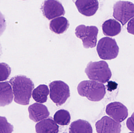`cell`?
<instances>
[{
    "label": "cell",
    "instance_id": "obj_6",
    "mask_svg": "<svg viewBox=\"0 0 134 133\" xmlns=\"http://www.w3.org/2000/svg\"><path fill=\"white\" fill-rule=\"evenodd\" d=\"M50 98L57 106H61L70 97V93L68 85L61 80H56L50 83Z\"/></svg>",
    "mask_w": 134,
    "mask_h": 133
},
{
    "label": "cell",
    "instance_id": "obj_18",
    "mask_svg": "<svg viewBox=\"0 0 134 133\" xmlns=\"http://www.w3.org/2000/svg\"><path fill=\"white\" fill-rule=\"evenodd\" d=\"M49 93V89L48 86L45 84H41L33 91L32 97L36 102L43 104L47 102Z\"/></svg>",
    "mask_w": 134,
    "mask_h": 133
},
{
    "label": "cell",
    "instance_id": "obj_17",
    "mask_svg": "<svg viewBox=\"0 0 134 133\" xmlns=\"http://www.w3.org/2000/svg\"><path fill=\"white\" fill-rule=\"evenodd\" d=\"M93 129L87 121L79 119L71 123L69 128L70 133H92Z\"/></svg>",
    "mask_w": 134,
    "mask_h": 133
},
{
    "label": "cell",
    "instance_id": "obj_7",
    "mask_svg": "<svg viewBox=\"0 0 134 133\" xmlns=\"http://www.w3.org/2000/svg\"><path fill=\"white\" fill-rule=\"evenodd\" d=\"M113 16L124 26L134 17V4L129 1H119L113 6Z\"/></svg>",
    "mask_w": 134,
    "mask_h": 133
},
{
    "label": "cell",
    "instance_id": "obj_20",
    "mask_svg": "<svg viewBox=\"0 0 134 133\" xmlns=\"http://www.w3.org/2000/svg\"><path fill=\"white\" fill-rule=\"evenodd\" d=\"M12 72L10 66L4 62L0 63V82L6 81Z\"/></svg>",
    "mask_w": 134,
    "mask_h": 133
},
{
    "label": "cell",
    "instance_id": "obj_15",
    "mask_svg": "<svg viewBox=\"0 0 134 133\" xmlns=\"http://www.w3.org/2000/svg\"><path fill=\"white\" fill-rule=\"evenodd\" d=\"M102 31L105 36L113 37L118 35L121 31L120 23L115 20L110 19L104 22L102 25Z\"/></svg>",
    "mask_w": 134,
    "mask_h": 133
},
{
    "label": "cell",
    "instance_id": "obj_1",
    "mask_svg": "<svg viewBox=\"0 0 134 133\" xmlns=\"http://www.w3.org/2000/svg\"><path fill=\"white\" fill-rule=\"evenodd\" d=\"M9 82L12 87L14 102L21 105H29L34 88L32 80L26 76L19 75L11 78Z\"/></svg>",
    "mask_w": 134,
    "mask_h": 133
},
{
    "label": "cell",
    "instance_id": "obj_23",
    "mask_svg": "<svg viewBox=\"0 0 134 133\" xmlns=\"http://www.w3.org/2000/svg\"><path fill=\"white\" fill-rule=\"evenodd\" d=\"M6 21L4 16L0 11V36L2 35L5 29Z\"/></svg>",
    "mask_w": 134,
    "mask_h": 133
},
{
    "label": "cell",
    "instance_id": "obj_4",
    "mask_svg": "<svg viewBox=\"0 0 134 133\" xmlns=\"http://www.w3.org/2000/svg\"><path fill=\"white\" fill-rule=\"evenodd\" d=\"M97 50L100 58L103 60H111L117 57L119 48L115 39L105 37L98 41Z\"/></svg>",
    "mask_w": 134,
    "mask_h": 133
},
{
    "label": "cell",
    "instance_id": "obj_10",
    "mask_svg": "<svg viewBox=\"0 0 134 133\" xmlns=\"http://www.w3.org/2000/svg\"><path fill=\"white\" fill-rule=\"evenodd\" d=\"M121 126L120 123L107 116L102 117L95 123L96 131L98 133H120Z\"/></svg>",
    "mask_w": 134,
    "mask_h": 133
},
{
    "label": "cell",
    "instance_id": "obj_11",
    "mask_svg": "<svg viewBox=\"0 0 134 133\" xmlns=\"http://www.w3.org/2000/svg\"><path fill=\"white\" fill-rule=\"evenodd\" d=\"M28 110L29 118L35 123L47 118L50 115L46 106L37 102L30 105Z\"/></svg>",
    "mask_w": 134,
    "mask_h": 133
},
{
    "label": "cell",
    "instance_id": "obj_19",
    "mask_svg": "<svg viewBox=\"0 0 134 133\" xmlns=\"http://www.w3.org/2000/svg\"><path fill=\"white\" fill-rule=\"evenodd\" d=\"M70 113L66 110L61 109L56 112L53 119L58 125L61 126H66L69 125L71 121Z\"/></svg>",
    "mask_w": 134,
    "mask_h": 133
},
{
    "label": "cell",
    "instance_id": "obj_2",
    "mask_svg": "<svg viewBox=\"0 0 134 133\" xmlns=\"http://www.w3.org/2000/svg\"><path fill=\"white\" fill-rule=\"evenodd\" d=\"M78 93L81 97H86L89 100L98 102L103 99L106 94L104 85L94 80H84L77 87Z\"/></svg>",
    "mask_w": 134,
    "mask_h": 133
},
{
    "label": "cell",
    "instance_id": "obj_12",
    "mask_svg": "<svg viewBox=\"0 0 134 133\" xmlns=\"http://www.w3.org/2000/svg\"><path fill=\"white\" fill-rule=\"evenodd\" d=\"M75 4L80 13L86 16L94 15L99 7L98 0H76Z\"/></svg>",
    "mask_w": 134,
    "mask_h": 133
},
{
    "label": "cell",
    "instance_id": "obj_16",
    "mask_svg": "<svg viewBox=\"0 0 134 133\" xmlns=\"http://www.w3.org/2000/svg\"><path fill=\"white\" fill-rule=\"evenodd\" d=\"M69 26V22L66 18L63 16L55 18L51 20L49 23L50 30L58 34L66 32Z\"/></svg>",
    "mask_w": 134,
    "mask_h": 133
},
{
    "label": "cell",
    "instance_id": "obj_14",
    "mask_svg": "<svg viewBox=\"0 0 134 133\" xmlns=\"http://www.w3.org/2000/svg\"><path fill=\"white\" fill-rule=\"evenodd\" d=\"M35 130L37 133H57L59 132V126L50 117L38 122L35 125Z\"/></svg>",
    "mask_w": 134,
    "mask_h": 133
},
{
    "label": "cell",
    "instance_id": "obj_25",
    "mask_svg": "<svg viewBox=\"0 0 134 133\" xmlns=\"http://www.w3.org/2000/svg\"><path fill=\"white\" fill-rule=\"evenodd\" d=\"M127 29L128 33L134 35V17L128 22Z\"/></svg>",
    "mask_w": 134,
    "mask_h": 133
},
{
    "label": "cell",
    "instance_id": "obj_13",
    "mask_svg": "<svg viewBox=\"0 0 134 133\" xmlns=\"http://www.w3.org/2000/svg\"><path fill=\"white\" fill-rule=\"evenodd\" d=\"M14 99L12 85L9 81L0 82V107L9 105Z\"/></svg>",
    "mask_w": 134,
    "mask_h": 133
},
{
    "label": "cell",
    "instance_id": "obj_9",
    "mask_svg": "<svg viewBox=\"0 0 134 133\" xmlns=\"http://www.w3.org/2000/svg\"><path fill=\"white\" fill-rule=\"evenodd\" d=\"M105 112L109 116L120 123L124 121L128 115L127 108L119 102L108 104L106 106Z\"/></svg>",
    "mask_w": 134,
    "mask_h": 133
},
{
    "label": "cell",
    "instance_id": "obj_3",
    "mask_svg": "<svg viewBox=\"0 0 134 133\" xmlns=\"http://www.w3.org/2000/svg\"><path fill=\"white\" fill-rule=\"evenodd\" d=\"M85 72L91 80L102 83H105L109 81L112 76L108 65L104 61H91L87 66Z\"/></svg>",
    "mask_w": 134,
    "mask_h": 133
},
{
    "label": "cell",
    "instance_id": "obj_21",
    "mask_svg": "<svg viewBox=\"0 0 134 133\" xmlns=\"http://www.w3.org/2000/svg\"><path fill=\"white\" fill-rule=\"evenodd\" d=\"M13 129V126L8 122L5 117L0 116V133H11Z\"/></svg>",
    "mask_w": 134,
    "mask_h": 133
},
{
    "label": "cell",
    "instance_id": "obj_5",
    "mask_svg": "<svg viewBox=\"0 0 134 133\" xmlns=\"http://www.w3.org/2000/svg\"><path fill=\"white\" fill-rule=\"evenodd\" d=\"M75 31L76 36L82 40L85 48H93L96 47L98 33L97 27L80 25L76 27Z\"/></svg>",
    "mask_w": 134,
    "mask_h": 133
},
{
    "label": "cell",
    "instance_id": "obj_22",
    "mask_svg": "<svg viewBox=\"0 0 134 133\" xmlns=\"http://www.w3.org/2000/svg\"><path fill=\"white\" fill-rule=\"evenodd\" d=\"M126 125L127 127L131 132L134 133V112L131 116L127 119Z\"/></svg>",
    "mask_w": 134,
    "mask_h": 133
},
{
    "label": "cell",
    "instance_id": "obj_8",
    "mask_svg": "<svg viewBox=\"0 0 134 133\" xmlns=\"http://www.w3.org/2000/svg\"><path fill=\"white\" fill-rule=\"evenodd\" d=\"M41 10L43 15L49 20L65 14L64 8L58 0H46L42 5Z\"/></svg>",
    "mask_w": 134,
    "mask_h": 133
},
{
    "label": "cell",
    "instance_id": "obj_24",
    "mask_svg": "<svg viewBox=\"0 0 134 133\" xmlns=\"http://www.w3.org/2000/svg\"><path fill=\"white\" fill-rule=\"evenodd\" d=\"M118 86V84L116 82L112 81H108V84L106 85V87L108 89V90L111 92L113 91L116 90Z\"/></svg>",
    "mask_w": 134,
    "mask_h": 133
}]
</instances>
